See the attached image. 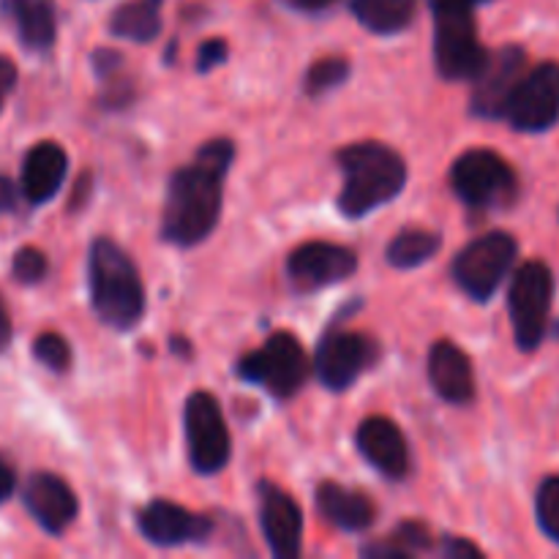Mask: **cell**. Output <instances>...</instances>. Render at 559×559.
I'll return each instance as SVG.
<instances>
[{
    "label": "cell",
    "instance_id": "1",
    "mask_svg": "<svg viewBox=\"0 0 559 559\" xmlns=\"http://www.w3.org/2000/svg\"><path fill=\"white\" fill-rule=\"evenodd\" d=\"M235 162L233 140H211L197 151L194 162L175 169L167 183V202L162 216V238L167 243L191 249L211 238L222 218L224 180Z\"/></svg>",
    "mask_w": 559,
    "mask_h": 559
},
{
    "label": "cell",
    "instance_id": "2",
    "mask_svg": "<svg viewBox=\"0 0 559 559\" xmlns=\"http://www.w3.org/2000/svg\"><path fill=\"white\" fill-rule=\"evenodd\" d=\"M344 175L338 191V211L347 218H364L388 205L407 186V164L382 142H355L336 153Z\"/></svg>",
    "mask_w": 559,
    "mask_h": 559
},
{
    "label": "cell",
    "instance_id": "3",
    "mask_svg": "<svg viewBox=\"0 0 559 559\" xmlns=\"http://www.w3.org/2000/svg\"><path fill=\"white\" fill-rule=\"evenodd\" d=\"M87 287L98 320L112 331H131L145 314V287L134 260L112 238H96L87 254Z\"/></svg>",
    "mask_w": 559,
    "mask_h": 559
},
{
    "label": "cell",
    "instance_id": "4",
    "mask_svg": "<svg viewBox=\"0 0 559 559\" xmlns=\"http://www.w3.org/2000/svg\"><path fill=\"white\" fill-rule=\"evenodd\" d=\"M435 14V63L448 82H473L489 60L475 25V0H429Z\"/></svg>",
    "mask_w": 559,
    "mask_h": 559
},
{
    "label": "cell",
    "instance_id": "5",
    "mask_svg": "<svg viewBox=\"0 0 559 559\" xmlns=\"http://www.w3.org/2000/svg\"><path fill=\"white\" fill-rule=\"evenodd\" d=\"M451 189L473 211H506L519 200V178L495 151L473 147L451 167Z\"/></svg>",
    "mask_w": 559,
    "mask_h": 559
},
{
    "label": "cell",
    "instance_id": "6",
    "mask_svg": "<svg viewBox=\"0 0 559 559\" xmlns=\"http://www.w3.org/2000/svg\"><path fill=\"white\" fill-rule=\"evenodd\" d=\"M309 355L298 336L289 331H278L267 336L260 349H251L238 360L240 380L260 385L273 399H293L309 380Z\"/></svg>",
    "mask_w": 559,
    "mask_h": 559
},
{
    "label": "cell",
    "instance_id": "7",
    "mask_svg": "<svg viewBox=\"0 0 559 559\" xmlns=\"http://www.w3.org/2000/svg\"><path fill=\"white\" fill-rule=\"evenodd\" d=\"M551 300H555V273L546 262L530 260L513 276L508 289V311L516 347L522 353H535L549 331Z\"/></svg>",
    "mask_w": 559,
    "mask_h": 559
},
{
    "label": "cell",
    "instance_id": "8",
    "mask_svg": "<svg viewBox=\"0 0 559 559\" xmlns=\"http://www.w3.org/2000/svg\"><path fill=\"white\" fill-rule=\"evenodd\" d=\"M519 243L508 233H486L464 246L453 260V282L478 304H489L511 273Z\"/></svg>",
    "mask_w": 559,
    "mask_h": 559
},
{
    "label": "cell",
    "instance_id": "9",
    "mask_svg": "<svg viewBox=\"0 0 559 559\" xmlns=\"http://www.w3.org/2000/svg\"><path fill=\"white\" fill-rule=\"evenodd\" d=\"M183 426L191 467L200 475L222 473L233 453V442H229V429L218 399L205 391L191 393L186 399Z\"/></svg>",
    "mask_w": 559,
    "mask_h": 559
},
{
    "label": "cell",
    "instance_id": "10",
    "mask_svg": "<svg viewBox=\"0 0 559 559\" xmlns=\"http://www.w3.org/2000/svg\"><path fill=\"white\" fill-rule=\"evenodd\" d=\"M382 349L366 333L331 328L317 344L314 371L328 391H347L369 369H374Z\"/></svg>",
    "mask_w": 559,
    "mask_h": 559
},
{
    "label": "cell",
    "instance_id": "11",
    "mask_svg": "<svg viewBox=\"0 0 559 559\" xmlns=\"http://www.w3.org/2000/svg\"><path fill=\"white\" fill-rule=\"evenodd\" d=\"M502 120L522 134H544L559 123V63L546 60L524 74Z\"/></svg>",
    "mask_w": 559,
    "mask_h": 559
},
{
    "label": "cell",
    "instance_id": "12",
    "mask_svg": "<svg viewBox=\"0 0 559 559\" xmlns=\"http://www.w3.org/2000/svg\"><path fill=\"white\" fill-rule=\"evenodd\" d=\"M527 52L516 44H506L500 49H491L489 60L473 80V98H469V112L484 120H502L513 91L527 74Z\"/></svg>",
    "mask_w": 559,
    "mask_h": 559
},
{
    "label": "cell",
    "instance_id": "13",
    "mask_svg": "<svg viewBox=\"0 0 559 559\" xmlns=\"http://www.w3.org/2000/svg\"><path fill=\"white\" fill-rule=\"evenodd\" d=\"M358 271V257L353 249L328 240H311L298 246L287 260V278L295 293L309 295L317 289L347 282Z\"/></svg>",
    "mask_w": 559,
    "mask_h": 559
},
{
    "label": "cell",
    "instance_id": "14",
    "mask_svg": "<svg viewBox=\"0 0 559 559\" xmlns=\"http://www.w3.org/2000/svg\"><path fill=\"white\" fill-rule=\"evenodd\" d=\"M136 527L151 540L153 546H186L202 544L213 533V522L202 513L189 511L169 500H151L140 513H136Z\"/></svg>",
    "mask_w": 559,
    "mask_h": 559
},
{
    "label": "cell",
    "instance_id": "15",
    "mask_svg": "<svg viewBox=\"0 0 559 559\" xmlns=\"http://www.w3.org/2000/svg\"><path fill=\"white\" fill-rule=\"evenodd\" d=\"M260 522L273 557L295 559L300 555L304 540V513L298 502L271 480L260 484Z\"/></svg>",
    "mask_w": 559,
    "mask_h": 559
},
{
    "label": "cell",
    "instance_id": "16",
    "mask_svg": "<svg viewBox=\"0 0 559 559\" xmlns=\"http://www.w3.org/2000/svg\"><path fill=\"white\" fill-rule=\"evenodd\" d=\"M360 456L388 480H404L409 473V448L402 429L391 418L371 415L355 431Z\"/></svg>",
    "mask_w": 559,
    "mask_h": 559
},
{
    "label": "cell",
    "instance_id": "17",
    "mask_svg": "<svg viewBox=\"0 0 559 559\" xmlns=\"http://www.w3.org/2000/svg\"><path fill=\"white\" fill-rule=\"evenodd\" d=\"M22 500L38 527L49 535H63L80 511V502H76L71 486L55 473H33L22 491Z\"/></svg>",
    "mask_w": 559,
    "mask_h": 559
},
{
    "label": "cell",
    "instance_id": "18",
    "mask_svg": "<svg viewBox=\"0 0 559 559\" xmlns=\"http://www.w3.org/2000/svg\"><path fill=\"white\" fill-rule=\"evenodd\" d=\"M429 382L437 396L448 404L464 407L475 399V374L467 353L442 338L429 349Z\"/></svg>",
    "mask_w": 559,
    "mask_h": 559
},
{
    "label": "cell",
    "instance_id": "19",
    "mask_svg": "<svg viewBox=\"0 0 559 559\" xmlns=\"http://www.w3.org/2000/svg\"><path fill=\"white\" fill-rule=\"evenodd\" d=\"M69 173V156L58 142H38L22 162V194L31 205H44L63 186Z\"/></svg>",
    "mask_w": 559,
    "mask_h": 559
},
{
    "label": "cell",
    "instance_id": "20",
    "mask_svg": "<svg viewBox=\"0 0 559 559\" xmlns=\"http://www.w3.org/2000/svg\"><path fill=\"white\" fill-rule=\"evenodd\" d=\"M317 511L325 522L333 527L344 530V533H364L374 524L377 506L360 491L347 489V486L336 484V480H325L317 486Z\"/></svg>",
    "mask_w": 559,
    "mask_h": 559
},
{
    "label": "cell",
    "instance_id": "21",
    "mask_svg": "<svg viewBox=\"0 0 559 559\" xmlns=\"http://www.w3.org/2000/svg\"><path fill=\"white\" fill-rule=\"evenodd\" d=\"M3 3L14 20L22 47L31 49V52L52 49L55 36H58L52 0H3Z\"/></svg>",
    "mask_w": 559,
    "mask_h": 559
},
{
    "label": "cell",
    "instance_id": "22",
    "mask_svg": "<svg viewBox=\"0 0 559 559\" xmlns=\"http://www.w3.org/2000/svg\"><path fill=\"white\" fill-rule=\"evenodd\" d=\"M355 20L377 36H393L413 25L418 0H349Z\"/></svg>",
    "mask_w": 559,
    "mask_h": 559
},
{
    "label": "cell",
    "instance_id": "23",
    "mask_svg": "<svg viewBox=\"0 0 559 559\" xmlns=\"http://www.w3.org/2000/svg\"><path fill=\"white\" fill-rule=\"evenodd\" d=\"M164 0H129L109 20V33L134 44H147L162 33Z\"/></svg>",
    "mask_w": 559,
    "mask_h": 559
},
{
    "label": "cell",
    "instance_id": "24",
    "mask_svg": "<svg viewBox=\"0 0 559 559\" xmlns=\"http://www.w3.org/2000/svg\"><path fill=\"white\" fill-rule=\"evenodd\" d=\"M442 249V235L435 233V229H418L409 227L402 229L396 238L388 243V262L399 271H413V267L426 265L431 257L440 254Z\"/></svg>",
    "mask_w": 559,
    "mask_h": 559
},
{
    "label": "cell",
    "instance_id": "25",
    "mask_svg": "<svg viewBox=\"0 0 559 559\" xmlns=\"http://www.w3.org/2000/svg\"><path fill=\"white\" fill-rule=\"evenodd\" d=\"M435 549V535L429 527L420 522H404L399 524L396 533L385 538L382 544H369L360 549V555L371 559H391V557H413L424 555V551Z\"/></svg>",
    "mask_w": 559,
    "mask_h": 559
},
{
    "label": "cell",
    "instance_id": "26",
    "mask_svg": "<svg viewBox=\"0 0 559 559\" xmlns=\"http://www.w3.org/2000/svg\"><path fill=\"white\" fill-rule=\"evenodd\" d=\"M353 74V63L347 58H320L309 66L304 76V91L309 98H320L325 93L336 91Z\"/></svg>",
    "mask_w": 559,
    "mask_h": 559
},
{
    "label": "cell",
    "instance_id": "27",
    "mask_svg": "<svg viewBox=\"0 0 559 559\" xmlns=\"http://www.w3.org/2000/svg\"><path fill=\"white\" fill-rule=\"evenodd\" d=\"M535 516L546 538L559 546V475L540 480L538 495H535Z\"/></svg>",
    "mask_w": 559,
    "mask_h": 559
},
{
    "label": "cell",
    "instance_id": "28",
    "mask_svg": "<svg viewBox=\"0 0 559 559\" xmlns=\"http://www.w3.org/2000/svg\"><path fill=\"white\" fill-rule=\"evenodd\" d=\"M33 358L47 366L55 374H63L71 369V347L60 333H41L33 342Z\"/></svg>",
    "mask_w": 559,
    "mask_h": 559
},
{
    "label": "cell",
    "instance_id": "29",
    "mask_svg": "<svg viewBox=\"0 0 559 559\" xmlns=\"http://www.w3.org/2000/svg\"><path fill=\"white\" fill-rule=\"evenodd\" d=\"M47 271H49L47 254H44L41 249H36V246H22V249L14 254V262H11V276H14L20 284H25V287L44 282Z\"/></svg>",
    "mask_w": 559,
    "mask_h": 559
},
{
    "label": "cell",
    "instance_id": "30",
    "mask_svg": "<svg viewBox=\"0 0 559 559\" xmlns=\"http://www.w3.org/2000/svg\"><path fill=\"white\" fill-rule=\"evenodd\" d=\"M104 93H102V107L107 109H123L129 107L131 98H134V85L126 74L112 76V80H104Z\"/></svg>",
    "mask_w": 559,
    "mask_h": 559
},
{
    "label": "cell",
    "instance_id": "31",
    "mask_svg": "<svg viewBox=\"0 0 559 559\" xmlns=\"http://www.w3.org/2000/svg\"><path fill=\"white\" fill-rule=\"evenodd\" d=\"M229 44L224 38H211V41L200 44L197 49V74H211L213 69L227 63Z\"/></svg>",
    "mask_w": 559,
    "mask_h": 559
},
{
    "label": "cell",
    "instance_id": "32",
    "mask_svg": "<svg viewBox=\"0 0 559 559\" xmlns=\"http://www.w3.org/2000/svg\"><path fill=\"white\" fill-rule=\"evenodd\" d=\"M91 66L102 82L112 80V76L123 74V55L115 52V49H96L91 58Z\"/></svg>",
    "mask_w": 559,
    "mask_h": 559
},
{
    "label": "cell",
    "instance_id": "33",
    "mask_svg": "<svg viewBox=\"0 0 559 559\" xmlns=\"http://www.w3.org/2000/svg\"><path fill=\"white\" fill-rule=\"evenodd\" d=\"M440 555L448 559H480L484 557V551H480L475 544H469L467 538H453V535H448V538L440 544Z\"/></svg>",
    "mask_w": 559,
    "mask_h": 559
},
{
    "label": "cell",
    "instance_id": "34",
    "mask_svg": "<svg viewBox=\"0 0 559 559\" xmlns=\"http://www.w3.org/2000/svg\"><path fill=\"white\" fill-rule=\"evenodd\" d=\"M14 85H16L14 60L5 58V55H0V109H3L5 98H9L11 91H14Z\"/></svg>",
    "mask_w": 559,
    "mask_h": 559
},
{
    "label": "cell",
    "instance_id": "35",
    "mask_svg": "<svg viewBox=\"0 0 559 559\" xmlns=\"http://www.w3.org/2000/svg\"><path fill=\"white\" fill-rule=\"evenodd\" d=\"M20 191L16 189V183L11 178H5V175H0V213H11L16 207V202H20Z\"/></svg>",
    "mask_w": 559,
    "mask_h": 559
},
{
    "label": "cell",
    "instance_id": "36",
    "mask_svg": "<svg viewBox=\"0 0 559 559\" xmlns=\"http://www.w3.org/2000/svg\"><path fill=\"white\" fill-rule=\"evenodd\" d=\"M14 489H16L14 467H11V464L0 456V502L9 500V497L14 495Z\"/></svg>",
    "mask_w": 559,
    "mask_h": 559
},
{
    "label": "cell",
    "instance_id": "37",
    "mask_svg": "<svg viewBox=\"0 0 559 559\" xmlns=\"http://www.w3.org/2000/svg\"><path fill=\"white\" fill-rule=\"evenodd\" d=\"M284 3L295 11H304V14H320V11L336 5L338 0H284Z\"/></svg>",
    "mask_w": 559,
    "mask_h": 559
},
{
    "label": "cell",
    "instance_id": "38",
    "mask_svg": "<svg viewBox=\"0 0 559 559\" xmlns=\"http://www.w3.org/2000/svg\"><path fill=\"white\" fill-rule=\"evenodd\" d=\"M91 186H93V175L91 173H85L80 180H76V189H74V194H71V200H69L71 211L82 207V200L87 202V197H91Z\"/></svg>",
    "mask_w": 559,
    "mask_h": 559
},
{
    "label": "cell",
    "instance_id": "39",
    "mask_svg": "<svg viewBox=\"0 0 559 559\" xmlns=\"http://www.w3.org/2000/svg\"><path fill=\"white\" fill-rule=\"evenodd\" d=\"M11 336H14V328H11L9 309H5L3 298H0V353L11 344Z\"/></svg>",
    "mask_w": 559,
    "mask_h": 559
},
{
    "label": "cell",
    "instance_id": "40",
    "mask_svg": "<svg viewBox=\"0 0 559 559\" xmlns=\"http://www.w3.org/2000/svg\"><path fill=\"white\" fill-rule=\"evenodd\" d=\"M169 349H173L175 355H180V358H191V355H194V347H191L183 336L169 338Z\"/></svg>",
    "mask_w": 559,
    "mask_h": 559
},
{
    "label": "cell",
    "instance_id": "41",
    "mask_svg": "<svg viewBox=\"0 0 559 559\" xmlns=\"http://www.w3.org/2000/svg\"><path fill=\"white\" fill-rule=\"evenodd\" d=\"M555 333H557V338H559V322L555 325Z\"/></svg>",
    "mask_w": 559,
    "mask_h": 559
},
{
    "label": "cell",
    "instance_id": "42",
    "mask_svg": "<svg viewBox=\"0 0 559 559\" xmlns=\"http://www.w3.org/2000/svg\"><path fill=\"white\" fill-rule=\"evenodd\" d=\"M475 3H486V0H475Z\"/></svg>",
    "mask_w": 559,
    "mask_h": 559
}]
</instances>
